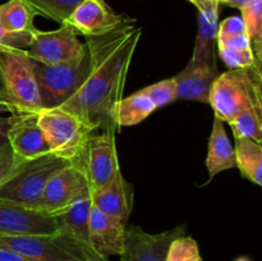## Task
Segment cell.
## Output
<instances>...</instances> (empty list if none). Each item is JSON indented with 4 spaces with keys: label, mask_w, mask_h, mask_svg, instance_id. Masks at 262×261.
<instances>
[{
    "label": "cell",
    "mask_w": 262,
    "mask_h": 261,
    "mask_svg": "<svg viewBox=\"0 0 262 261\" xmlns=\"http://www.w3.org/2000/svg\"><path fill=\"white\" fill-rule=\"evenodd\" d=\"M127 224L109 216L91 202L89 212V230L92 246L100 255L120 256L124 248Z\"/></svg>",
    "instance_id": "e0dca14e"
},
{
    "label": "cell",
    "mask_w": 262,
    "mask_h": 261,
    "mask_svg": "<svg viewBox=\"0 0 262 261\" xmlns=\"http://www.w3.org/2000/svg\"><path fill=\"white\" fill-rule=\"evenodd\" d=\"M234 261H251V260L248 257H245V256H243V257H238L237 260H234Z\"/></svg>",
    "instance_id": "ab89813d"
},
{
    "label": "cell",
    "mask_w": 262,
    "mask_h": 261,
    "mask_svg": "<svg viewBox=\"0 0 262 261\" xmlns=\"http://www.w3.org/2000/svg\"><path fill=\"white\" fill-rule=\"evenodd\" d=\"M133 23L130 20L105 35L87 37L91 71L79 91L60 106L94 132L118 129L115 106L123 99L127 73L142 35V28Z\"/></svg>",
    "instance_id": "6da1fadb"
},
{
    "label": "cell",
    "mask_w": 262,
    "mask_h": 261,
    "mask_svg": "<svg viewBox=\"0 0 262 261\" xmlns=\"http://www.w3.org/2000/svg\"><path fill=\"white\" fill-rule=\"evenodd\" d=\"M117 129H104L94 132L87 141L83 156V169L91 192L99 191L106 186L120 170L115 145Z\"/></svg>",
    "instance_id": "ba28073f"
},
{
    "label": "cell",
    "mask_w": 262,
    "mask_h": 261,
    "mask_svg": "<svg viewBox=\"0 0 262 261\" xmlns=\"http://www.w3.org/2000/svg\"><path fill=\"white\" fill-rule=\"evenodd\" d=\"M25 161L15 156L9 143L0 147V186L9 179Z\"/></svg>",
    "instance_id": "f546056e"
},
{
    "label": "cell",
    "mask_w": 262,
    "mask_h": 261,
    "mask_svg": "<svg viewBox=\"0 0 262 261\" xmlns=\"http://www.w3.org/2000/svg\"><path fill=\"white\" fill-rule=\"evenodd\" d=\"M210 2H216V3H220V0H210Z\"/></svg>",
    "instance_id": "b9f144b4"
},
{
    "label": "cell",
    "mask_w": 262,
    "mask_h": 261,
    "mask_svg": "<svg viewBox=\"0 0 262 261\" xmlns=\"http://www.w3.org/2000/svg\"><path fill=\"white\" fill-rule=\"evenodd\" d=\"M90 206L91 189L87 187L63 214L55 216L59 230L72 238L81 251L84 261H110L109 257L100 255L92 246L89 230Z\"/></svg>",
    "instance_id": "4fadbf2b"
},
{
    "label": "cell",
    "mask_w": 262,
    "mask_h": 261,
    "mask_svg": "<svg viewBox=\"0 0 262 261\" xmlns=\"http://www.w3.org/2000/svg\"><path fill=\"white\" fill-rule=\"evenodd\" d=\"M189 3H191V4H193L194 7L197 8V9L199 10H201L202 8L205 7V5L207 4V3L210 2V0H188Z\"/></svg>",
    "instance_id": "f35d334b"
},
{
    "label": "cell",
    "mask_w": 262,
    "mask_h": 261,
    "mask_svg": "<svg viewBox=\"0 0 262 261\" xmlns=\"http://www.w3.org/2000/svg\"><path fill=\"white\" fill-rule=\"evenodd\" d=\"M37 78L42 109L60 107L79 91L91 71V51L84 42L83 50L74 58L56 64L32 60Z\"/></svg>",
    "instance_id": "3957f363"
},
{
    "label": "cell",
    "mask_w": 262,
    "mask_h": 261,
    "mask_svg": "<svg viewBox=\"0 0 262 261\" xmlns=\"http://www.w3.org/2000/svg\"><path fill=\"white\" fill-rule=\"evenodd\" d=\"M71 161L54 154L22 163L14 174L0 186V199L41 211V200L49 179Z\"/></svg>",
    "instance_id": "277c9868"
},
{
    "label": "cell",
    "mask_w": 262,
    "mask_h": 261,
    "mask_svg": "<svg viewBox=\"0 0 262 261\" xmlns=\"http://www.w3.org/2000/svg\"><path fill=\"white\" fill-rule=\"evenodd\" d=\"M82 160L69 163L49 179L41 200V211L54 217L63 214L89 187Z\"/></svg>",
    "instance_id": "9c48e42d"
},
{
    "label": "cell",
    "mask_w": 262,
    "mask_h": 261,
    "mask_svg": "<svg viewBox=\"0 0 262 261\" xmlns=\"http://www.w3.org/2000/svg\"><path fill=\"white\" fill-rule=\"evenodd\" d=\"M37 123L49 143L51 154L67 161L83 159L87 141L94 130L72 113L61 109H41Z\"/></svg>",
    "instance_id": "5b68a950"
},
{
    "label": "cell",
    "mask_w": 262,
    "mask_h": 261,
    "mask_svg": "<svg viewBox=\"0 0 262 261\" xmlns=\"http://www.w3.org/2000/svg\"><path fill=\"white\" fill-rule=\"evenodd\" d=\"M78 33L68 23L58 30H36L27 53L32 60L42 64H56L69 60L83 50L84 44L78 40Z\"/></svg>",
    "instance_id": "30bf717a"
},
{
    "label": "cell",
    "mask_w": 262,
    "mask_h": 261,
    "mask_svg": "<svg viewBox=\"0 0 262 261\" xmlns=\"http://www.w3.org/2000/svg\"><path fill=\"white\" fill-rule=\"evenodd\" d=\"M166 261H201L199 243L186 235L177 238L169 247Z\"/></svg>",
    "instance_id": "83f0119b"
},
{
    "label": "cell",
    "mask_w": 262,
    "mask_h": 261,
    "mask_svg": "<svg viewBox=\"0 0 262 261\" xmlns=\"http://www.w3.org/2000/svg\"><path fill=\"white\" fill-rule=\"evenodd\" d=\"M228 2H229V0H220V3H223V4H227Z\"/></svg>",
    "instance_id": "60d3db41"
},
{
    "label": "cell",
    "mask_w": 262,
    "mask_h": 261,
    "mask_svg": "<svg viewBox=\"0 0 262 261\" xmlns=\"http://www.w3.org/2000/svg\"><path fill=\"white\" fill-rule=\"evenodd\" d=\"M13 119H14V114H10L8 117L0 115V147L8 143V132H9Z\"/></svg>",
    "instance_id": "e575fe53"
},
{
    "label": "cell",
    "mask_w": 262,
    "mask_h": 261,
    "mask_svg": "<svg viewBox=\"0 0 262 261\" xmlns=\"http://www.w3.org/2000/svg\"><path fill=\"white\" fill-rule=\"evenodd\" d=\"M217 54L229 69H245L255 64L261 66V61L256 59L252 48L217 49Z\"/></svg>",
    "instance_id": "f1b7e54d"
},
{
    "label": "cell",
    "mask_w": 262,
    "mask_h": 261,
    "mask_svg": "<svg viewBox=\"0 0 262 261\" xmlns=\"http://www.w3.org/2000/svg\"><path fill=\"white\" fill-rule=\"evenodd\" d=\"M186 234V227L178 225L163 233H147L137 225L125 229L122 261H166V255L174 240Z\"/></svg>",
    "instance_id": "7c38bea8"
},
{
    "label": "cell",
    "mask_w": 262,
    "mask_h": 261,
    "mask_svg": "<svg viewBox=\"0 0 262 261\" xmlns=\"http://www.w3.org/2000/svg\"><path fill=\"white\" fill-rule=\"evenodd\" d=\"M8 143L15 156L26 161L51 153L37 123V113L14 114L8 132Z\"/></svg>",
    "instance_id": "9a60e30c"
},
{
    "label": "cell",
    "mask_w": 262,
    "mask_h": 261,
    "mask_svg": "<svg viewBox=\"0 0 262 261\" xmlns=\"http://www.w3.org/2000/svg\"><path fill=\"white\" fill-rule=\"evenodd\" d=\"M0 246L37 261H84L76 243L60 230L51 235H0Z\"/></svg>",
    "instance_id": "52a82bcc"
},
{
    "label": "cell",
    "mask_w": 262,
    "mask_h": 261,
    "mask_svg": "<svg viewBox=\"0 0 262 261\" xmlns=\"http://www.w3.org/2000/svg\"><path fill=\"white\" fill-rule=\"evenodd\" d=\"M58 232V223L54 216L0 199V235H51Z\"/></svg>",
    "instance_id": "8fae6325"
},
{
    "label": "cell",
    "mask_w": 262,
    "mask_h": 261,
    "mask_svg": "<svg viewBox=\"0 0 262 261\" xmlns=\"http://www.w3.org/2000/svg\"><path fill=\"white\" fill-rule=\"evenodd\" d=\"M252 2L253 0H229V2L227 3V5H229V7H233V8H237V9H242V8H245L246 5H248Z\"/></svg>",
    "instance_id": "8d00e7d4"
},
{
    "label": "cell",
    "mask_w": 262,
    "mask_h": 261,
    "mask_svg": "<svg viewBox=\"0 0 262 261\" xmlns=\"http://www.w3.org/2000/svg\"><path fill=\"white\" fill-rule=\"evenodd\" d=\"M8 113V114H18V110L15 105L10 101L8 97L0 96V115Z\"/></svg>",
    "instance_id": "d590c367"
},
{
    "label": "cell",
    "mask_w": 262,
    "mask_h": 261,
    "mask_svg": "<svg viewBox=\"0 0 262 261\" xmlns=\"http://www.w3.org/2000/svg\"><path fill=\"white\" fill-rule=\"evenodd\" d=\"M36 15L23 0H9L0 5V25L9 32L33 33L37 30L33 25Z\"/></svg>",
    "instance_id": "603a6c76"
},
{
    "label": "cell",
    "mask_w": 262,
    "mask_h": 261,
    "mask_svg": "<svg viewBox=\"0 0 262 261\" xmlns=\"http://www.w3.org/2000/svg\"><path fill=\"white\" fill-rule=\"evenodd\" d=\"M141 91L154 102L156 109L171 104L177 100V83L174 77L156 82L151 86L145 87Z\"/></svg>",
    "instance_id": "4316f807"
},
{
    "label": "cell",
    "mask_w": 262,
    "mask_h": 261,
    "mask_svg": "<svg viewBox=\"0 0 262 261\" xmlns=\"http://www.w3.org/2000/svg\"><path fill=\"white\" fill-rule=\"evenodd\" d=\"M28 7L32 8L37 15L55 20V22L66 23L69 15L72 14L77 5L83 0H23Z\"/></svg>",
    "instance_id": "484cf974"
},
{
    "label": "cell",
    "mask_w": 262,
    "mask_h": 261,
    "mask_svg": "<svg viewBox=\"0 0 262 261\" xmlns=\"http://www.w3.org/2000/svg\"><path fill=\"white\" fill-rule=\"evenodd\" d=\"M0 96L8 97V92H7V89H5L4 78H3V74H2V69H0ZM8 99H9V97H8Z\"/></svg>",
    "instance_id": "74e56055"
},
{
    "label": "cell",
    "mask_w": 262,
    "mask_h": 261,
    "mask_svg": "<svg viewBox=\"0 0 262 261\" xmlns=\"http://www.w3.org/2000/svg\"><path fill=\"white\" fill-rule=\"evenodd\" d=\"M33 33L9 32V31H7L0 25V49H19V50H27L31 41H32Z\"/></svg>",
    "instance_id": "1f68e13d"
},
{
    "label": "cell",
    "mask_w": 262,
    "mask_h": 261,
    "mask_svg": "<svg viewBox=\"0 0 262 261\" xmlns=\"http://www.w3.org/2000/svg\"><path fill=\"white\" fill-rule=\"evenodd\" d=\"M235 168L252 183L262 184V147L251 138H234Z\"/></svg>",
    "instance_id": "44dd1931"
},
{
    "label": "cell",
    "mask_w": 262,
    "mask_h": 261,
    "mask_svg": "<svg viewBox=\"0 0 262 261\" xmlns=\"http://www.w3.org/2000/svg\"><path fill=\"white\" fill-rule=\"evenodd\" d=\"M155 110L154 102L140 90L130 96L119 100L115 106V124L117 128L140 124Z\"/></svg>",
    "instance_id": "7402d4cb"
},
{
    "label": "cell",
    "mask_w": 262,
    "mask_h": 261,
    "mask_svg": "<svg viewBox=\"0 0 262 261\" xmlns=\"http://www.w3.org/2000/svg\"><path fill=\"white\" fill-rule=\"evenodd\" d=\"M130 20L133 19L115 13L105 0H83L66 23L71 25L77 33L92 37L105 35Z\"/></svg>",
    "instance_id": "5bb4252c"
},
{
    "label": "cell",
    "mask_w": 262,
    "mask_h": 261,
    "mask_svg": "<svg viewBox=\"0 0 262 261\" xmlns=\"http://www.w3.org/2000/svg\"><path fill=\"white\" fill-rule=\"evenodd\" d=\"M219 74L216 60L202 61L191 59L188 64L174 76L177 83V100L209 104L211 87Z\"/></svg>",
    "instance_id": "2e32d148"
},
{
    "label": "cell",
    "mask_w": 262,
    "mask_h": 261,
    "mask_svg": "<svg viewBox=\"0 0 262 261\" xmlns=\"http://www.w3.org/2000/svg\"><path fill=\"white\" fill-rule=\"evenodd\" d=\"M234 138H251L262 142V104L251 105L229 122Z\"/></svg>",
    "instance_id": "cb8c5ba5"
},
{
    "label": "cell",
    "mask_w": 262,
    "mask_h": 261,
    "mask_svg": "<svg viewBox=\"0 0 262 261\" xmlns=\"http://www.w3.org/2000/svg\"><path fill=\"white\" fill-rule=\"evenodd\" d=\"M209 104L215 117L227 123L251 105L262 104L261 66L220 73L211 87Z\"/></svg>",
    "instance_id": "7a4b0ae2"
},
{
    "label": "cell",
    "mask_w": 262,
    "mask_h": 261,
    "mask_svg": "<svg viewBox=\"0 0 262 261\" xmlns=\"http://www.w3.org/2000/svg\"><path fill=\"white\" fill-rule=\"evenodd\" d=\"M220 3L209 2L199 10V32L194 42L192 58L194 60H216V35L219 20Z\"/></svg>",
    "instance_id": "d6986e66"
},
{
    "label": "cell",
    "mask_w": 262,
    "mask_h": 261,
    "mask_svg": "<svg viewBox=\"0 0 262 261\" xmlns=\"http://www.w3.org/2000/svg\"><path fill=\"white\" fill-rule=\"evenodd\" d=\"M0 261H37L33 258L27 257L19 252L10 250V248L0 246Z\"/></svg>",
    "instance_id": "836d02e7"
},
{
    "label": "cell",
    "mask_w": 262,
    "mask_h": 261,
    "mask_svg": "<svg viewBox=\"0 0 262 261\" xmlns=\"http://www.w3.org/2000/svg\"><path fill=\"white\" fill-rule=\"evenodd\" d=\"M242 35H247V30H246V25L243 22L242 17L241 15L228 17L217 26L216 44L228 40V38Z\"/></svg>",
    "instance_id": "4dcf8cb0"
},
{
    "label": "cell",
    "mask_w": 262,
    "mask_h": 261,
    "mask_svg": "<svg viewBox=\"0 0 262 261\" xmlns=\"http://www.w3.org/2000/svg\"><path fill=\"white\" fill-rule=\"evenodd\" d=\"M206 166L210 181L216 174L235 168L234 147L225 132L224 122H222L217 117H214L211 135L209 138Z\"/></svg>",
    "instance_id": "ffe728a7"
},
{
    "label": "cell",
    "mask_w": 262,
    "mask_h": 261,
    "mask_svg": "<svg viewBox=\"0 0 262 261\" xmlns=\"http://www.w3.org/2000/svg\"><path fill=\"white\" fill-rule=\"evenodd\" d=\"M0 69L8 97L15 105L18 114L40 112V90L27 50L0 49Z\"/></svg>",
    "instance_id": "8992f818"
},
{
    "label": "cell",
    "mask_w": 262,
    "mask_h": 261,
    "mask_svg": "<svg viewBox=\"0 0 262 261\" xmlns=\"http://www.w3.org/2000/svg\"><path fill=\"white\" fill-rule=\"evenodd\" d=\"M242 19L246 25L251 48L256 59L262 61V0H253L241 9Z\"/></svg>",
    "instance_id": "d4e9b609"
},
{
    "label": "cell",
    "mask_w": 262,
    "mask_h": 261,
    "mask_svg": "<svg viewBox=\"0 0 262 261\" xmlns=\"http://www.w3.org/2000/svg\"><path fill=\"white\" fill-rule=\"evenodd\" d=\"M217 49H246L251 48V41L248 35L235 36V37L228 38V40L217 42Z\"/></svg>",
    "instance_id": "d6a6232c"
},
{
    "label": "cell",
    "mask_w": 262,
    "mask_h": 261,
    "mask_svg": "<svg viewBox=\"0 0 262 261\" xmlns=\"http://www.w3.org/2000/svg\"><path fill=\"white\" fill-rule=\"evenodd\" d=\"M91 202L109 216L127 224L135 202L132 184L119 170L106 186L91 192Z\"/></svg>",
    "instance_id": "ac0fdd59"
}]
</instances>
